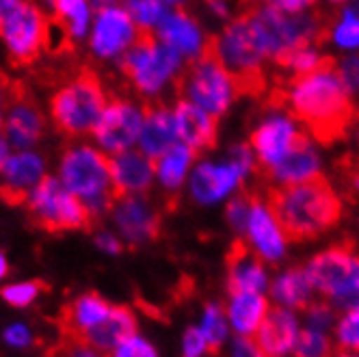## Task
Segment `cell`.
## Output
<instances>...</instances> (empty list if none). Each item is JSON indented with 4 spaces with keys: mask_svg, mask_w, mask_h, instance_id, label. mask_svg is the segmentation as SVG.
I'll list each match as a JSON object with an SVG mask.
<instances>
[{
    "mask_svg": "<svg viewBox=\"0 0 359 357\" xmlns=\"http://www.w3.org/2000/svg\"><path fill=\"white\" fill-rule=\"evenodd\" d=\"M286 105L320 143L342 139L357 117L351 91L336 72V61L327 57L290 81Z\"/></svg>",
    "mask_w": 359,
    "mask_h": 357,
    "instance_id": "obj_1",
    "label": "cell"
},
{
    "mask_svg": "<svg viewBox=\"0 0 359 357\" xmlns=\"http://www.w3.org/2000/svg\"><path fill=\"white\" fill-rule=\"evenodd\" d=\"M269 210L275 215L286 241H312L342 217V201L323 175L299 184L269 191Z\"/></svg>",
    "mask_w": 359,
    "mask_h": 357,
    "instance_id": "obj_2",
    "label": "cell"
},
{
    "mask_svg": "<svg viewBox=\"0 0 359 357\" xmlns=\"http://www.w3.org/2000/svg\"><path fill=\"white\" fill-rule=\"evenodd\" d=\"M208 46L234 79L238 93L264 91V61L269 59V55L251 9L229 22L221 37H210Z\"/></svg>",
    "mask_w": 359,
    "mask_h": 357,
    "instance_id": "obj_3",
    "label": "cell"
},
{
    "mask_svg": "<svg viewBox=\"0 0 359 357\" xmlns=\"http://www.w3.org/2000/svg\"><path fill=\"white\" fill-rule=\"evenodd\" d=\"M59 175L63 187L87 203L93 219L111 210L113 201L117 199L111 159L89 145L69 147L61 159Z\"/></svg>",
    "mask_w": 359,
    "mask_h": 357,
    "instance_id": "obj_4",
    "label": "cell"
},
{
    "mask_svg": "<svg viewBox=\"0 0 359 357\" xmlns=\"http://www.w3.org/2000/svg\"><path fill=\"white\" fill-rule=\"evenodd\" d=\"M107 105L109 100L100 79L93 72L83 69L55 93L50 113H53L59 133L67 137H83L93 133Z\"/></svg>",
    "mask_w": 359,
    "mask_h": 357,
    "instance_id": "obj_5",
    "label": "cell"
},
{
    "mask_svg": "<svg viewBox=\"0 0 359 357\" xmlns=\"http://www.w3.org/2000/svg\"><path fill=\"white\" fill-rule=\"evenodd\" d=\"M182 65V55L158 39L156 31L139 29L137 39L121 57V72L143 95H156Z\"/></svg>",
    "mask_w": 359,
    "mask_h": 357,
    "instance_id": "obj_6",
    "label": "cell"
},
{
    "mask_svg": "<svg viewBox=\"0 0 359 357\" xmlns=\"http://www.w3.org/2000/svg\"><path fill=\"white\" fill-rule=\"evenodd\" d=\"M177 91L184 95V100L195 102L197 107L212 113L215 117L223 115L238 95L234 79L215 57L208 46V39L201 55L191 61L187 72L180 74Z\"/></svg>",
    "mask_w": 359,
    "mask_h": 357,
    "instance_id": "obj_7",
    "label": "cell"
},
{
    "mask_svg": "<svg viewBox=\"0 0 359 357\" xmlns=\"http://www.w3.org/2000/svg\"><path fill=\"white\" fill-rule=\"evenodd\" d=\"M27 203L35 223L43 229H50V232L83 229L93 223V215L87 208V203L69 193L61 180L50 175L41 177L39 184L31 191Z\"/></svg>",
    "mask_w": 359,
    "mask_h": 357,
    "instance_id": "obj_8",
    "label": "cell"
},
{
    "mask_svg": "<svg viewBox=\"0 0 359 357\" xmlns=\"http://www.w3.org/2000/svg\"><path fill=\"white\" fill-rule=\"evenodd\" d=\"M305 275L314 290L338 303L359 299V256L351 245H336L307 264Z\"/></svg>",
    "mask_w": 359,
    "mask_h": 357,
    "instance_id": "obj_9",
    "label": "cell"
},
{
    "mask_svg": "<svg viewBox=\"0 0 359 357\" xmlns=\"http://www.w3.org/2000/svg\"><path fill=\"white\" fill-rule=\"evenodd\" d=\"M46 24L48 22L43 13L27 0L9 18L0 22V37L5 39L13 65H29L39 57L46 37Z\"/></svg>",
    "mask_w": 359,
    "mask_h": 357,
    "instance_id": "obj_10",
    "label": "cell"
},
{
    "mask_svg": "<svg viewBox=\"0 0 359 357\" xmlns=\"http://www.w3.org/2000/svg\"><path fill=\"white\" fill-rule=\"evenodd\" d=\"M143 119L145 109L137 107L130 100L115 97L102 111L93 135L102 149L109 151V154H119V151L133 149V145L139 143Z\"/></svg>",
    "mask_w": 359,
    "mask_h": 357,
    "instance_id": "obj_11",
    "label": "cell"
},
{
    "mask_svg": "<svg viewBox=\"0 0 359 357\" xmlns=\"http://www.w3.org/2000/svg\"><path fill=\"white\" fill-rule=\"evenodd\" d=\"M139 35V27L126 9L107 5L97 7V18L91 31V50L100 59L123 55Z\"/></svg>",
    "mask_w": 359,
    "mask_h": 357,
    "instance_id": "obj_12",
    "label": "cell"
},
{
    "mask_svg": "<svg viewBox=\"0 0 359 357\" xmlns=\"http://www.w3.org/2000/svg\"><path fill=\"white\" fill-rule=\"evenodd\" d=\"M113 219L119 227L121 236L130 245H143L156 241L161 234V215L156 208L139 195H119L113 201Z\"/></svg>",
    "mask_w": 359,
    "mask_h": 357,
    "instance_id": "obj_13",
    "label": "cell"
},
{
    "mask_svg": "<svg viewBox=\"0 0 359 357\" xmlns=\"http://www.w3.org/2000/svg\"><path fill=\"white\" fill-rule=\"evenodd\" d=\"M0 175H3L0 197L11 206H18V203H27L31 191L46 175V163L37 151L20 149L18 154L7 159L5 167L0 169Z\"/></svg>",
    "mask_w": 359,
    "mask_h": 357,
    "instance_id": "obj_14",
    "label": "cell"
},
{
    "mask_svg": "<svg viewBox=\"0 0 359 357\" xmlns=\"http://www.w3.org/2000/svg\"><path fill=\"white\" fill-rule=\"evenodd\" d=\"M7 107L9 111L5 115L3 126H5V135L9 143L15 145L18 149H29L41 139L43 128H46L41 111L27 95V91L18 85H13L11 89V97Z\"/></svg>",
    "mask_w": 359,
    "mask_h": 357,
    "instance_id": "obj_15",
    "label": "cell"
},
{
    "mask_svg": "<svg viewBox=\"0 0 359 357\" xmlns=\"http://www.w3.org/2000/svg\"><path fill=\"white\" fill-rule=\"evenodd\" d=\"M299 130L294 128L292 119L288 117H273L260 123L258 128L251 135V149L255 154V163L258 169L264 173L271 167H275L281 159L288 154V149L292 147Z\"/></svg>",
    "mask_w": 359,
    "mask_h": 357,
    "instance_id": "obj_16",
    "label": "cell"
},
{
    "mask_svg": "<svg viewBox=\"0 0 359 357\" xmlns=\"http://www.w3.org/2000/svg\"><path fill=\"white\" fill-rule=\"evenodd\" d=\"M177 139L195 151L210 149L217 143V117L191 100H180L173 109Z\"/></svg>",
    "mask_w": 359,
    "mask_h": 357,
    "instance_id": "obj_17",
    "label": "cell"
},
{
    "mask_svg": "<svg viewBox=\"0 0 359 357\" xmlns=\"http://www.w3.org/2000/svg\"><path fill=\"white\" fill-rule=\"evenodd\" d=\"M111 173L115 193L119 195H139L151 187L154 175H156V163L143 151L126 149L111 159Z\"/></svg>",
    "mask_w": 359,
    "mask_h": 357,
    "instance_id": "obj_18",
    "label": "cell"
},
{
    "mask_svg": "<svg viewBox=\"0 0 359 357\" xmlns=\"http://www.w3.org/2000/svg\"><path fill=\"white\" fill-rule=\"evenodd\" d=\"M264 173L279 184H299L305 180H312V177H318L320 161L312 141L303 133H299L292 147L288 149V154Z\"/></svg>",
    "mask_w": 359,
    "mask_h": 357,
    "instance_id": "obj_19",
    "label": "cell"
},
{
    "mask_svg": "<svg viewBox=\"0 0 359 357\" xmlns=\"http://www.w3.org/2000/svg\"><path fill=\"white\" fill-rule=\"evenodd\" d=\"M299 336L297 318L288 308H273L264 316L262 325L253 334V342L260 355H286L294 351Z\"/></svg>",
    "mask_w": 359,
    "mask_h": 357,
    "instance_id": "obj_20",
    "label": "cell"
},
{
    "mask_svg": "<svg viewBox=\"0 0 359 357\" xmlns=\"http://www.w3.org/2000/svg\"><path fill=\"white\" fill-rule=\"evenodd\" d=\"M227 290L229 295L236 292H262L266 282V269L260 262L258 256H253V251L243 243L236 241L229 249L227 256Z\"/></svg>",
    "mask_w": 359,
    "mask_h": 357,
    "instance_id": "obj_21",
    "label": "cell"
},
{
    "mask_svg": "<svg viewBox=\"0 0 359 357\" xmlns=\"http://www.w3.org/2000/svg\"><path fill=\"white\" fill-rule=\"evenodd\" d=\"M247 234L255 251L269 262H277L284 256L286 249V236L281 232V227L275 219V215L264 208L258 199H253L249 219H247Z\"/></svg>",
    "mask_w": 359,
    "mask_h": 357,
    "instance_id": "obj_22",
    "label": "cell"
},
{
    "mask_svg": "<svg viewBox=\"0 0 359 357\" xmlns=\"http://www.w3.org/2000/svg\"><path fill=\"white\" fill-rule=\"evenodd\" d=\"M241 173L234 165L201 163L191 175V193L199 203H215L241 184Z\"/></svg>",
    "mask_w": 359,
    "mask_h": 357,
    "instance_id": "obj_23",
    "label": "cell"
},
{
    "mask_svg": "<svg viewBox=\"0 0 359 357\" xmlns=\"http://www.w3.org/2000/svg\"><path fill=\"white\" fill-rule=\"evenodd\" d=\"M156 35L161 41L171 46L177 55H182L187 59L199 57L203 46H206V39L201 35L199 24L184 11L167 13L156 27Z\"/></svg>",
    "mask_w": 359,
    "mask_h": 357,
    "instance_id": "obj_24",
    "label": "cell"
},
{
    "mask_svg": "<svg viewBox=\"0 0 359 357\" xmlns=\"http://www.w3.org/2000/svg\"><path fill=\"white\" fill-rule=\"evenodd\" d=\"M177 141L173 111L163 105H149L145 107V119L139 135V147L145 156L156 161L161 154Z\"/></svg>",
    "mask_w": 359,
    "mask_h": 357,
    "instance_id": "obj_25",
    "label": "cell"
},
{
    "mask_svg": "<svg viewBox=\"0 0 359 357\" xmlns=\"http://www.w3.org/2000/svg\"><path fill=\"white\" fill-rule=\"evenodd\" d=\"M137 334V318L128 308H111V312L93 325L81 338L83 344L97 351H115L126 338Z\"/></svg>",
    "mask_w": 359,
    "mask_h": 357,
    "instance_id": "obj_26",
    "label": "cell"
},
{
    "mask_svg": "<svg viewBox=\"0 0 359 357\" xmlns=\"http://www.w3.org/2000/svg\"><path fill=\"white\" fill-rule=\"evenodd\" d=\"M113 305H109L97 295H83L72 301L63 310V331L69 336L72 342H81L87 331L97 325L111 312Z\"/></svg>",
    "mask_w": 359,
    "mask_h": 357,
    "instance_id": "obj_27",
    "label": "cell"
},
{
    "mask_svg": "<svg viewBox=\"0 0 359 357\" xmlns=\"http://www.w3.org/2000/svg\"><path fill=\"white\" fill-rule=\"evenodd\" d=\"M269 310L271 303L266 297H262V292H236L232 295V301H229L227 318L238 336L253 338Z\"/></svg>",
    "mask_w": 359,
    "mask_h": 357,
    "instance_id": "obj_28",
    "label": "cell"
},
{
    "mask_svg": "<svg viewBox=\"0 0 359 357\" xmlns=\"http://www.w3.org/2000/svg\"><path fill=\"white\" fill-rule=\"evenodd\" d=\"M197 151L191 149L187 143H173L165 154H161L156 161V175L161 184L167 189V191H177L180 184L184 182V177L193 165V159H195Z\"/></svg>",
    "mask_w": 359,
    "mask_h": 357,
    "instance_id": "obj_29",
    "label": "cell"
},
{
    "mask_svg": "<svg viewBox=\"0 0 359 357\" xmlns=\"http://www.w3.org/2000/svg\"><path fill=\"white\" fill-rule=\"evenodd\" d=\"M312 284L307 279L305 271L301 269H290L286 273H281L273 282V297L288 310H305L310 305L312 297Z\"/></svg>",
    "mask_w": 359,
    "mask_h": 357,
    "instance_id": "obj_30",
    "label": "cell"
},
{
    "mask_svg": "<svg viewBox=\"0 0 359 357\" xmlns=\"http://www.w3.org/2000/svg\"><path fill=\"white\" fill-rule=\"evenodd\" d=\"M59 22L67 29L72 39H83L89 29V0H55Z\"/></svg>",
    "mask_w": 359,
    "mask_h": 357,
    "instance_id": "obj_31",
    "label": "cell"
},
{
    "mask_svg": "<svg viewBox=\"0 0 359 357\" xmlns=\"http://www.w3.org/2000/svg\"><path fill=\"white\" fill-rule=\"evenodd\" d=\"M126 11L130 13L139 29H151L163 22V18L169 13L165 0H126Z\"/></svg>",
    "mask_w": 359,
    "mask_h": 357,
    "instance_id": "obj_32",
    "label": "cell"
},
{
    "mask_svg": "<svg viewBox=\"0 0 359 357\" xmlns=\"http://www.w3.org/2000/svg\"><path fill=\"white\" fill-rule=\"evenodd\" d=\"M336 342L342 353H359V299L338 321Z\"/></svg>",
    "mask_w": 359,
    "mask_h": 357,
    "instance_id": "obj_33",
    "label": "cell"
},
{
    "mask_svg": "<svg viewBox=\"0 0 359 357\" xmlns=\"http://www.w3.org/2000/svg\"><path fill=\"white\" fill-rule=\"evenodd\" d=\"M199 329L203 331V336H206L208 353H217L227 338V321L219 305H208Z\"/></svg>",
    "mask_w": 359,
    "mask_h": 357,
    "instance_id": "obj_34",
    "label": "cell"
},
{
    "mask_svg": "<svg viewBox=\"0 0 359 357\" xmlns=\"http://www.w3.org/2000/svg\"><path fill=\"white\" fill-rule=\"evenodd\" d=\"M331 344L325 336V331L314 329V327H305L303 331H299L297 336V344H294V353L297 355H327Z\"/></svg>",
    "mask_w": 359,
    "mask_h": 357,
    "instance_id": "obj_35",
    "label": "cell"
},
{
    "mask_svg": "<svg viewBox=\"0 0 359 357\" xmlns=\"http://www.w3.org/2000/svg\"><path fill=\"white\" fill-rule=\"evenodd\" d=\"M41 290H43L41 282H22L3 288V299L11 303L13 308H27V305H31L39 297Z\"/></svg>",
    "mask_w": 359,
    "mask_h": 357,
    "instance_id": "obj_36",
    "label": "cell"
},
{
    "mask_svg": "<svg viewBox=\"0 0 359 357\" xmlns=\"http://www.w3.org/2000/svg\"><path fill=\"white\" fill-rule=\"evenodd\" d=\"M333 39L340 48L357 50L359 48V15L342 13V22L336 24L333 29Z\"/></svg>",
    "mask_w": 359,
    "mask_h": 357,
    "instance_id": "obj_37",
    "label": "cell"
},
{
    "mask_svg": "<svg viewBox=\"0 0 359 357\" xmlns=\"http://www.w3.org/2000/svg\"><path fill=\"white\" fill-rule=\"evenodd\" d=\"M253 199L255 197L251 193H241L229 201L225 215H227L229 225H232L234 229H238V232H243V229L247 227V219H249V210H251Z\"/></svg>",
    "mask_w": 359,
    "mask_h": 357,
    "instance_id": "obj_38",
    "label": "cell"
},
{
    "mask_svg": "<svg viewBox=\"0 0 359 357\" xmlns=\"http://www.w3.org/2000/svg\"><path fill=\"white\" fill-rule=\"evenodd\" d=\"M115 355H119V357H154L156 355V349H154L147 340H143L135 334L130 338H126L115 349Z\"/></svg>",
    "mask_w": 359,
    "mask_h": 357,
    "instance_id": "obj_39",
    "label": "cell"
},
{
    "mask_svg": "<svg viewBox=\"0 0 359 357\" xmlns=\"http://www.w3.org/2000/svg\"><path fill=\"white\" fill-rule=\"evenodd\" d=\"M229 165L236 167L241 177L249 175L253 169H258V163H255V154H253L251 145H236L232 151H229Z\"/></svg>",
    "mask_w": 359,
    "mask_h": 357,
    "instance_id": "obj_40",
    "label": "cell"
},
{
    "mask_svg": "<svg viewBox=\"0 0 359 357\" xmlns=\"http://www.w3.org/2000/svg\"><path fill=\"white\" fill-rule=\"evenodd\" d=\"M305 316H307V327H314L320 331H327L333 325V310L329 305L323 303H310L305 308Z\"/></svg>",
    "mask_w": 359,
    "mask_h": 357,
    "instance_id": "obj_41",
    "label": "cell"
},
{
    "mask_svg": "<svg viewBox=\"0 0 359 357\" xmlns=\"http://www.w3.org/2000/svg\"><path fill=\"white\" fill-rule=\"evenodd\" d=\"M336 72L351 93H355L359 89V59L357 57H346L340 63L336 61Z\"/></svg>",
    "mask_w": 359,
    "mask_h": 357,
    "instance_id": "obj_42",
    "label": "cell"
},
{
    "mask_svg": "<svg viewBox=\"0 0 359 357\" xmlns=\"http://www.w3.org/2000/svg\"><path fill=\"white\" fill-rule=\"evenodd\" d=\"M182 349H184V355H189V357H197V355L208 353L206 336H203V331L199 327H191L187 331L184 340H182Z\"/></svg>",
    "mask_w": 359,
    "mask_h": 357,
    "instance_id": "obj_43",
    "label": "cell"
},
{
    "mask_svg": "<svg viewBox=\"0 0 359 357\" xmlns=\"http://www.w3.org/2000/svg\"><path fill=\"white\" fill-rule=\"evenodd\" d=\"M31 331L27 325H11L7 331H5V342L9 346H15V349H24L31 344Z\"/></svg>",
    "mask_w": 359,
    "mask_h": 357,
    "instance_id": "obj_44",
    "label": "cell"
},
{
    "mask_svg": "<svg viewBox=\"0 0 359 357\" xmlns=\"http://www.w3.org/2000/svg\"><path fill=\"white\" fill-rule=\"evenodd\" d=\"M273 7L286 13H303L305 9H310L316 5V0H269Z\"/></svg>",
    "mask_w": 359,
    "mask_h": 357,
    "instance_id": "obj_45",
    "label": "cell"
},
{
    "mask_svg": "<svg viewBox=\"0 0 359 357\" xmlns=\"http://www.w3.org/2000/svg\"><path fill=\"white\" fill-rule=\"evenodd\" d=\"M95 243H97V247H100V249H104L107 253H119V251L123 249L121 241H119V238H115V236H113V234H109V232L97 234Z\"/></svg>",
    "mask_w": 359,
    "mask_h": 357,
    "instance_id": "obj_46",
    "label": "cell"
},
{
    "mask_svg": "<svg viewBox=\"0 0 359 357\" xmlns=\"http://www.w3.org/2000/svg\"><path fill=\"white\" fill-rule=\"evenodd\" d=\"M206 5H208L219 18H229V15H232V7L238 5V0H206Z\"/></svg>",
    "mask_w": 359,
    "mask_h": 357,
    "instance_id": "obj_47",
    "label": "cell"
},
{
    "mask_svg": "<svg viewBox=\"0 0 359 357\" xmlns=\"http://www.w3.org/2000/svg\"><path fill=\"white\" fill-rule=\"evenodd\" d=\"M11 89H13V85H9L3 76H0V126H3V121H5V107L9 105Z\"/></svg>",
    "mask_w": 359,
    "mask_h": 357,
    "instance_id": "obj_48",
    "label": "cell"
},
{
    "mask_svg": "<svg viewBox=\"0 0 359 357\" xmlns=\"http://www.w3.org/2000/svg\"><path fill=\"white\" fill-rule=\"evenodd\" d=\"M22 3L24 0H0V22H3L5 18H9Z\"/></svg>",
    "mask_w": 359,
    "mask_h": 357,
    "instance_id": "obj_49",
    "label": "cell"
},
{
    "mask_svg": "<svg viewBox=\"0 0 359 357\" xmlns=\"http://www.w3.org/2000/svg\"><path fill=\"white\" fill-rule=\"evenodd\" d=\"M9 139H7V135H3V133H0V169H3L5 167V163H7V159L11 156L9 154Z\"/></svg>",
    "mask_w": 359,
    "mask_h": 357,
    "instance_id": "obj_50",
    "label": "cell"
},
{
    "mask_svg": "<svg viewBox=\"0 0 359 357\" xmlns=\"http://www.w3.org/2000/svg\"><path fill=\"white\" fill-rule=\"evenodd\" d=\"M7 271H9V267H7V260H5L3 253H0V279H3V277L7 275Z\"/></svg>",
    "mask_w": 359,
    "mask_h": 357,
    "instance_id": "obj_51",
    "label": "cell"
},
{
    "mask_svg": "<svg viewBox=\"0 0 359 357\" xmlns=\"http://www.w3.org/2000/svg\"><path fill=\"white\" fill-rule=\"evenodd\" d=\"M165 3H167V5H182L184 0H165Z\"/></svg>",
    "mask_w": 359,
    "mask_h": 357,
    "instance_id": "obj_52",
    "label": "cell"
},
{
    "mask_svg": "<svg viewBox=\"0 0 359 357\" xmlns=\"http://www.w3.org/2000/svg\"><path fill=\"white\" fill-rule=\"evenodd\" d=\"M329 3H346V0H329Z\"/></svg>",
    "mask_w": 359,
    "mask_h": 357,
    "instance_id": "obj_53",
    "label": "cell"
},
{
    "mask_svg": "<svg viewBox=\"0 0 359 357\" xmlns=\"http://www.w3.org/2000/svg\"><path fill=\"white\" fill-rule=\"evenodd\" d=\"M46 3H48V5H55V0H46Z\"/></svg>",
    "mask_w": 359,
    "mask_h": 357,
    "instance_id": "obj_54",
    "label": "cell"
},
{
    "mask_svg": "<svg viewBox=\"0 0 359 357\" xmlns=\"http://www.w3.org/2000/svg\"><path fill=\"white\" fill-rule=\"evenodd\" d=\"M355 184H357V189H359V175H357V180H355Z\"/></svg>",
    "mask_w": 359,
    "mask_h": 357,
    "instance_id": "obj_55",
    "label": "cell"
},
{
    "mask_svg": "<svg viewBox=\"0 0 359 357\" xmlns=\"http://www.w3.org/2000/svg\"><path fill=\"white\" fill-rule=\"evenodd\" d=\"M253 3H264V0H253Z\"/></svg>",
    "mask_w": 359,
    "mask_h": 357,
    "instance_id": "obj_56",
    "label": "cell"
}]
</instances>
